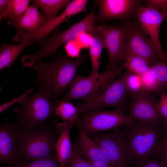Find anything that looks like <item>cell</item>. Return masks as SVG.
<instances>
[{
  "instance_id": "1",
  "label": "cell",
  "mask_w": 167,
  "mask_h": 167,
  "mask_svg": "<svg viewBox=\"0 0 167 167\" xmlns=\"http://www.w3.org/2000/svg\"><path fill=\"white\" fill-rule=\"evenodd\" d=\"M85 58L83 54L74 59L67 56L58 57L50 62L41 60L32 67L36 72V83L51 98L58 97L69 87Z\"/></svg>"
},
{
  "instance_id": "2",
  "label": "cell",
  "mask_w": 167,
  "mask_h": 167,
  "mask_svg": "<svg viewBox=\"0 0 167 167\" xmlns=\"http://www.w3.org/2000/svg\"><path fill=\"white\" fill-rule=\"evenodd\" d=\"M53 122L32 130L20 128L19 134L18 158L34 160L56 155L55 139L58 133Z\"/></svg>"
},
{
  "instance_id": "3",
  "label": "cell",
  "mask_w": 167,
  "mask_h": 167,
  "mask_svg": "<svg viewBox=\"0 0 167 167\" xmlns=\"http://www.w3.org/2000/svg\"><path fill=\"white\" fill-rule=\"evenodd\" d=\"M164 132L160 124L135 121L127 132L128 160L135 166L140 160L156 157L159 141Z\"/></svg>"
},
{
  "instance_id": "4",
  "label": "cell",
  "mask_w": 167,
  "mask_h": 167,
  "mask_svg": "<svg viewBox=\"0 0 167 167\" xmlns=\"http://www.w3.org/2000/svg\"><path fill=\"white\" fill-rule=\"evenodd\" d=\"M95 4L91 12L82 20L63 32H54L48 39L42 42L41 48L36 53L23 56L21 62L24 66L32 67L41 59L53 55L62 45L76 40L83 32L94 34L96 27L95 12L97 5Z\"/></svg>"
},
{
  "instance_id": "5",
  "label": "cell",
  "mask_w": 167,
  "mask_h": 167,
  "mask_svg": "<svg viewBox=\"0 0 167 167\" xmlns=\"http://www.w3.org/2000/svg\"><path fill=\"white\" fill-rule=\"evenodd\" d=\"M51 98L40 88L33 95L28 96L14 109L17 125L21 128L32 130L44 126L48 119L57 116L55 109L57 105Z\"/></svg>"
},
{
  "instance_id": "6",
  "label": "cell",
  "mask_w": 167,
  "mask_h": 167,
  "mask_svg": "<svg viewBox=\"0 0 167 167\" xmlns=\"http://www.w3.org/2000/svg\"><path fill=\"white\" fill-rule=\"evenodd\" d=\"M125 68L122 64L102 73L91 74L88 77L76 75L69 85L66 94L59 101L80 99L89 101L105 90L109 85L121 76Z\"/></svg>"
},
{
  "instance_id": "7",
  "label": "cell",
  "mask_w": 167,
  "mask_h": 167,
  "mask_svg": "<svg viewBox=\"0 0 167 167\" xmlns=\"http://www.w3.org/2000/svg\"><path fill=\"white\" fill-rule=\"evenodd\" d=\"M95 33L101 39L107 52L109 61L106 70L125 61L128 50V31L125 21L119 25L101 24L96 27Z\"/></svg>"
},
{
  "instance_id": "8",
  "label": "cell",
  "mask_w": 167,
  "mask_h": 167,
  "mask_svg": "<svg viewBox=\"0 0 167 167\" xmlns=\"http://www.w3.org/2000/svg\"><path fill=\"white\" fill-rule=\"evenodd\" d=\"M79 122L88 134L109 130H115L121 126H130L134 122L129 114L119 108L110 111L92 110L82 114Z\"/></svg>"
},
{
  "instance_id": "9",
  "label": "cell",
  "mask_w": 167,
  "mask_h": 167,
  "mask_svg": "<svg viewBox=\"0 0 167 167\" xmlns=\"http://www.w3.org/2000/svg\"><path fill=\"white\" fill-rule=\"evenodd\" d=\"M128 127L118 128L110 133L89 134L116 167H129L127 152Z\"/></svg>"
},
{
  "instance_id": "10",
  "label": "cell",
  "mask_w": 167,
  "mask_h": 167,
  "mask_svg": "<svg viewBox=\"0 0 167 167\" xmlns=\"http://www.w3.org/2000/svg\"><path fill=\"white\" fill-rule=\"evenodd\" d=\"M128 91L123 72L118 79L111 83L106 89L91 100L77 105L79 115L90 110H101L107 107H115L123 110L128 109L126 99Z\"/></svg>"
},
{
  "instance_id": "11",
  "label": "cell",
  "mask_w": 167,
  "mask_h": 167,
  "mask_svg": "<svg viewBox=\"0 0 167 167\" xmlns=\"http://www.w3.org/2000/svg\"><path fill=\"white\" fill-rule=\"evenodd\" d=\"M88 1L87 0L71 1L62 13L47 22L39 30L32 33L19 30L14 36L13 40L20 43L27 41H32L37 42L41 45L46 36L58 26L77 14L86 12Z\"/></svg>"
},
{
  "instance_id": "12",
  "label": "cell",
  "mask_w": 167,
  "mask_h": 167,
  "mask_svg": "<svg viewBox=\"0 0 167 167\" xmlns=\"http://www.w3.org/2000/svg\"><path fill=\"white\" fill-rule=\"evenodd\" d=\"M167 11H158L141 5L138 8L136 17L140 28L152 42L161 60L167 62V55L161 44L159 32L163 21L167 18Z\"/></svg>"
},
{
  "instance_id": "13",
  "label": "cell",
  "mask_w": 167,
  "mask_h": 167,
  "mask_svg": "<svg viewBox=\"0 0 167 167\" xmlns=\"http://www.w3.org/2000/svg\"><path fill=\"white\" fill-rule=\"evenodd\" d=\"M129 94L131 102L129 105L128 114L134 121L162 124L163 119L156 109L158 102L151 93L142 90Z\"/></svg>"
},
{
  "instance_id": "14",
  "label": "cell",
  "mask_w": 167,
  "mask_h": 167,
  "mask_svg": "<svg viewBox=\"0 0 167 167\" xmlns=\"http://www.w3.org/2000/svg\"><path fill=\"white\" fill-rule=\"evenodd\" d=\"M125 21L128 31V54H134L144 59L150 66L160 60L151 39L144 32L138 22Z\"/></svg>"
},
{
  "instance_id": "15",
  "label": "cell",
  "mask_w": 167,
  "mask_h": 167,
  "mask_svg": "<svg viewBox=\"0 0 167 167\" xmlns=\"http://www.w3.org/2000/svg\"><path fill=\"white\" fill-rule=\"evenodd\" d=\"M143 0H97L99 12L95 15L96 22L99 23L113 19L129 20L136 17L138 8Z\"/></svg>"
},
{
  "instance_id": "16",
  "label": "cell",
  "mask_w": 167,
  "mask_h": 167,
  "mask_svg": "<svg viewBox=\"0 0 167 167\" xmlns=\"http://www.w3.org/2000/svg\"><path fill=\"white\" fill-rule=\"evenodd\" d=\"M20 127L7 120L0 126V162L13 167L18 159Z\"/></svg>"
},
{
  "instance_id": "17",
  "label": "cell",
  "mask_w": 167,
  "mask_h": 167,
  "mask_svg": "<svg viewBox=\"0 0 167 167\" xmlns=\"http://www.w3.org/2000/svg\"><path fill=\"white\" fill-rule=\"evenodd\" d=\"M79 118L75 124L79 132V139L77 143L82 155L89 162H101L110 167H116L108 160L97 144L85 131L80 124Z\"/></svg>"
},
{
  "instance_id": "18",
  "label": "cell",
  "mask_w": 167,
  "mask_h": 167,
  "mask_svg": "<svg viewBox=\"0 0 167 167\" xmlns=\"http://www.w3.org/2000/svg\"><path fill=\"white\" fill-rule=\"evenodd\" d=\"M38 7L33 2L28 7L21 18L11 25L19 30L26 31L28 33L37 31L45 23L44 15L41 13Z\"/></svg>"
},
{
  "instance_id": "19",
  "label": "cell",
  "mask_w": 167,
  "mask_h": 167,
  "mask_svg": "<svg viewBox=\"0 0 167 167\" xmlns=\"http://www.w3.org/2000/svg\"><path fill=\"white\" fill-rule=\"evenodd\" d=\"M73 125L70 123L64 127L56 141V154L60 167H65L72 154L73 145L70 139V131Z\"/></svg>"
},
{
  "instance_id": "20",
  "label": "cell",
  "mask_w": 167,
  "mask_h": 167,
  "mask_svg": "<svg viewBox=\"0 0 167 167\" xmlns=\"http://www.w3.org/2000/svg\"><path fill=\"white\" fill-rule=\"evenodd\" d=\"M32 41H24L17 44H3L0 46V70L11 68L15 60L27 46L35 43Z\"/></svg>"
},
{
  "instance_id": "21",
  "label": "cell",
  "mask_w": 167,
  "mask_h": 167,
  "mask_svg": "<svg viewBox=\"0 0 167 167\" xmlns=\"http://www.w3.org/2000/svg\"><path fill=\"white\" fill-rule=\"evenodd\" d=\"M44 13L45 23L56 17L62 8H66L71 2L69 0H35L33 1Z\"/></svg>"
},
{
  "instance_id": "22",
  "label": "cell",
  "mask_w": 167,
  "mask_h": 167,
  "mask_svg": "<svg viewBox=\"0 0 167 167\" xmlns=\"http://www.w3.org/2000/svg\"><path fill=\"white\" fill-rule=\"evenodd\" d=\"M32 1L30 0H9L7 8L0 14V20L6 19L10 24L19 20L23 15Z\"/></svg>"
},
{
  "instance_id": "23",
  "label": "cell",
  "mask_w": 167,
  "mask_h": 167,
  "mask_svg": "<svg viewBox=\"0 0 167 167\" xmlns=\"http://www.w3.org/2000/svg\"><path fill=\"white\" fill-rule=\"evenodd\" d=\"M56 104L57 105L55 109V114L63 121L60 124L64 126L70 123L75 124L80 117L77 106L69 101H61Z\"/></svg>"
},
{
  "instance_id": "24",
  "label": "cell",
  "mask_w": 167,
  "mask_h": 167,
  "mask_svg": "<svg viewBox=\"0 0 167 167\" xmlns=\"http://www.w3.org/2000/svg\"><path fill=\"white\" fill-rule=\"evenodd\" d=\"M104 48V46L101 39L95 33L93 34L89 47V54L92 67V70L89 74H93L98 73L102 52Z\"/></svg>"
},
{
  "instance_id": "25",
  "label": "cell",
  "mask_w": 167,
  "mask_h": 167,
  "mask_svg": "<svg viewBox=\"0 0 167 167\" xmlns=\"http://www.w3.org/2000/svg\"><path fill=\"white\" fill-rule=\"evenodd\" d=\"M123 64L125 68L133 73L141 75L148 72L150 66L142 58L134 54H128Z\"/></svg>"
},
{
  "instance_id": "26",
  "label": "cell",
  "mask_w": 167,
  "mask_h": 167,
  "mask_svg": "<svg viewBox=\"0 0 167 167\" xmlns=\"http://www.w3.org/2000/svg\"><path fill=\"white\" fill-rule=\"evenodd\" d=\"M13 167H60L57 155L34 160L18 158Z\"/></svg>"
},
{
  "instance_id": "27",
  "label": "cell",
  "mask_w": 167,
  "mask_h": 167,
  "mask_svg": "<svg viewBox=\"0 0 167 167\" xmlns=\"http://www.w3.org/2000/svg\"><path fill=\"white\" fill-rule=\"evenodd\" d=\"M149 72L156 79L162 90L167 88V62L159 60L150 66Z\"/></svg>"
},
{
  "instance_id": "28",
  "label": "cell",
  "mask_w": 167,
  "mask_h": 167,
  "mask_svg": "<svg viewBox=\"0 0 167 167\" xmlns=\"http://www.w3.org/2000/svg\"><path fill=\"white\" fill-rule=\"evenodd\" d=\"M72 145L71 156L65 167H93L90 162L82 157L77 142Z\"/></svg>"
},
{
  "instance_id": "29",
  "label": "cell",
  "mask_w": 167,
  "mask_h": 167,
  "mask_svg": "<svg viewBox=\"0 0 167 167\" xmlns=\"http://www.w3.org/2000/svg\"><path fill=\"white\" fill-rule=\"evenodd\" d=\"M124 72L128 93L129 94L136 93L142 90L140 75L127 70Z\"/></svg>"
},
{
  "instance_id": "30",
  "label": "cell",
  "mask_w": 167,
  "mask_h": 167,
  "mask_svg": "<svg viewBox=\"0 0 167 167\" xmlns=\"http://www.w3.org/2000/svg\"><path fill=\"white\" fill-rule=\"evenodd\" d=\"M140 75L142 90L151 93L157 92L162 90L156 80L148 71Z\"/></svg>"
},
{
  "instance_id": "31",
  "label": "cell",
  "mask_w": 167,
  "mask_h": 167,
  "mask_svg": "<svg viewBox=\"0 0 167 167\" xmlns=\"http://www.w3.org/2000/svg\"><path fill=\"white\" fill-rule=\"evenodd\" d=\"M156 158L159 159L167 167V135L165 131L159 141Z\"/></svg>"
},
{
  "instance_id": "32",
  "label": "cell",
  "mask_w": 167,
  "mask_h": 167,
  "mask_svg": "<svg viewBox=\"0 0 167 167\" xmlns=\"http://www.w3.org/2000/svg\"><path fill=\"white\" fill-rule=\"evenodd\" d=\"M64 48L67 56L70 58H76L80 55L82 48L76 40L66 44Z\"/></svg>"
},
{
  "instance_id": "33",
  "label": "cell",
  "mask_w": 167,
  "mask_h": 167,
  "mask_svg": "<svg viewBox=\"0 0 167 167\" xmlns=\"http://www.w3.org/2000/svg\"><path fill=\"white\" fill-rule=\"evenodd\" d=\"M136 167H166L158 158L146 157L139 160Z\"/></svg>"
},
{
  "instance_id": "34",
  "label": "cell",
  "mask_w": 167,
  "mask_h": 167,
  "mask_svg": "<svg viewBox=\"0 0 167 167\" xmlns=\"http://www.w3.org/2000/svg\"><path fill=\"white\" fill-rule=\"evenodd\" d=\"M145 7L158 11H167V0H143Z\"/></svg>"
},
{
  "instance_id": "35",
  "label": "cell",
  "mask_w": 167,
  "mask_h": 167,
  "mask_svg": "<svg viewBox=\"0 0 167 167\" xmlns=\"http://www.w3.org/2000/svg\"><path fill=\"white\" fill-rule=\"evenodd\" d=\"M32 90L33 89L32 88L29 89L19 97L1 105L0 106V113H1L5 110L16 103H18L20 104L32 92Z\"/></svg>"
},
{
  "instance_id": "36",
  "label": "cell",
  "mask_w": 167,
  "mask_h": 167,
  "mask_svg": "<svg viewBox=\"0 0 167 167\" xmlns=\"http://www.w3.org/2000/svg\"><path fill=\"white\" fill-rule=\"evenodd\" d=\"M92 35L84 32L80 34L76 40L81 48H89L91 42Z\"/></svg>"
},
{
  "instance_id": "37",
  "label": "cell",
  "mask_w": 167,
  "mask_h": 167,
  "mask_svg": "<svg viewBox=\"0 0 167 167\" xmlns=\"http://www.w3.org/2000/svg\"><path fill=\"white\" fill-rule=\"evenodd\" d=\"M157 111L162 118H167V104L160 99L156 105Z\"/></svg>"
},
{
  "instance_id": "38",
  "label": "cell",
  "mask_w": 167,
  "mask_h": 167,
  "mask_svg": "<svg viewBox=\"0 0 167 167\" xmlns=\"http://www.w3.org/2000/svg\"><path fill=\"white\" fill-rule=\"evenodd\" d=\"M9 0H0V14L4 12L7 10Z\"/></svg>"
},
{
  "instance_id": "39",
  "label": "cell",
  "mask_w": 167,
  "mask_h": 167,
  "mask_svg": "<svg viewBox=\"0 0 167 167\" xmlns=\"http://www.w3.org/2000/svg\"><path fill=\"white\" fill-rule=\"evenodd\" d=\"M93 167H110L104 163L99 162H90Z\"/></svg>"
},
{
  "instance_id": "40",
  "label": "cell",
  "mask_w": 167,
  "mask_h": 167,
  "mask_svg": "<svg viewBox=\"0 0 167 167\" xmlns=\"http://www.w3.org/2000/svg\"><path fill=\"white\" fill-rule=\"evenodd\" d=\"M160 99L162 100L167 104V93L165 92H163L161 93Z\"/></svg>"
},
{
  "instance_id": "41",
  "label": "cell",
  "mask_w": 167,
  "mask_h": 167,
  "mask_svg": "<svg viewBox=\"0 0 167 167\" xmlns=\"http://www.w3.org/2000/svg\"><path fill=\"white\" fill-rule=\"evenodd\" d=\"M161 125L164 127V131L167 135V118H164L163 119Z\"/></svg>"
},
{
  "instance_id": "42",
  "label": "cell",
  "mask_w": 167,
  "mask_h": 167,
  "mask_svg": "<svg viewBox=\"0 0 167 167\" xmlns=\"http://www.w3.org/2000/svg\"><path fill=\"white\" fill-rule=\"evenodd\" d=\"M166 19H167V18H166Z\"/></svg>"
}]
</instances>
